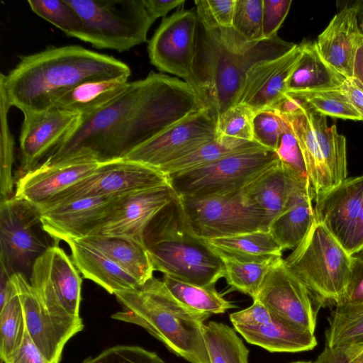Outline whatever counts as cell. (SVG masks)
<instances>
[{
  "instance_id": "cell-52",
  "label": "cell",
  "mask_w": 363,
  "mask_h": 363,
  "mask_svg": "<svg viewBox=\"0 0 363 363\" xmlns=\"http://www.w3.org/2000/svg\"><path fill=\"white\" fill-rule=\"evenodd\" d=\"M5 363H51L31 340L27 330L21 346Z\"/></svg>"
},
{
  "instance_id": "cell-14",
  "label": "cell",
  "mask_w": 363,
  "mask_h": 363,
  "mask_svg": "<svg viewBox=\"0 0 363 363\" xmlns=\"http://www.w3.org/2000/svg\"><path fill=\"white\" fill-rule=\"evenodd\" d=\"M29 280L48 309L62 315L80 316L82 278L72 259L57 245L35 260Z\"/></svg>"
},
{
  "instance_id": "cell-54",
  "label": "cell",
  "mask_w": 363,
  "mask_h": 363,
  "mask_svg": "<svg viewBox=\"0 0 363 363\" xmlns=\"http://www.w3.org/2000/svg\"><path fill=\"white\" fill-rule=\"evenodd\" d=\"M144 5L151 16L155 21L157 18L165 16L166 14L174 8L180 6L184 4V0H143Z\"/></svg>"
},
{
  "instance_id": "cell-19",
  "label": "cell",
  "mask_w": 363,
  "mask_h": 363,
  "mask_svg": "<svg viewBox=\"0 0 363 363\" xmlns=\"http://www.w3.org/2000/svg\"><path fill=\"white\" fill-rule=\"evenodd\" d=\"M118 197H84L40 209L45 230L57 242L94 234L111 212Z\"/></svg>"
},
{
  "instance_id": "cell-11",
  "label": "cell",
  "mask_w": 363,
  "mask_h": 363,
  "mask_svg": "<svg viewBox=\"0 0 363 363\" xmlns=\"http://www.w3.org/2000/svg\"><path fill=\"white\" fill-rule=\"evenodd\" d=\"M198 23L196 13L192 10L176 11L163 19L147 50L152 65L184 79L201 100L194 71Z\"/></svg>"
},
{
  "instance_id": "cell-48",
  "label": "cell",
  "mask_w": 363,
  "mask_h": 363,
  "mask_svg": "<svg viewBox=\"0 0 363 363\" xmlns=\"http://www.w3.org/2000/svg\"><path fill=\"white\" fill-rule=\"evenodd\" d=\"M291 3V0H263L262 28L264 39L277 35V31L286 17Z\"/></svg>"
},
{
  "instance_id": "cell-6",
  "label": "cell",
  "mask_w": 363,
  "mask_h": 363,
  "mask_svg": "<svg viewBox=\"0 0 363 363\" xmlns=\"http://www.w3.org/2000/svg\"><path fill=\"white\" fill-rule=\"evenodd\" d=\"M284 262L320 305L336 306L342 301L350 276L351 255L316 218Z\"/></svg>"
},
{
  "instance_id": "cell-49",
  "label": "cell",
  "mask_w": 363,
  "mask_h": 363,
  "mask_svg": "<svg viewBox=\"0 0 363 363\" xmlns=\"http://www.w3.org/2000/svg\"><path fill=\"white\" fill-rule=\"evenodd\" d=\"M276 152L281 163L295 172L307 177L303 157L290 125L281 135Z\"/></svg>"
},
{
  "instance_id": "cell-12",
  "label": "cell",
  "mask_w": 363,
  "mask_h": 363,
  "mask_svg": "<svg viewBox=\"0 0 363 363\" xmlns=\"http://www.w3.org/2000/svg\"><path fill=\"white\" fill-rule=\"evenodd\" d=\"M167 184H170L169 178L162 172L139 162L117 159L101 162L90 175L41 209L79 198L118 197Z\"/></svg>"
},
{
  "instance_id": "cell-20",
  "label": "cell",
  "mask_w": 363,
  "mask_h": 363,
  "mask_svg": "<svg viewBox=\"0 0 363 363\" xmlns=\"http://www.w3.org/2000/svg\"><path fill=\"white\" fill-rule=\"evenodd\" d=\"M23 115L19 138L20 176L36 167L69 133L80 117L55 108Z\"/></svg>"
},
{
  "instance_id": "cell-36",
  "label": "cell",
  "mask_w": 363,
  "mask_h": 363,
  "mask_svg": "<svg viewBox=\"0 0 363 363\" xmlns=\"http://www.w3.org/2000/svg\"><path fill=\"white\" fill-rule=\"evenodd\" d=\"M201 239L211 247L236 257L246 258L282 257V248L269 230H258L233 236Z\"/></svg>"
},
{
  "instance_id": "cell-47",
  "label": "cell",
  "mask_w": 363,
  "mask_h": 363,
  "mask_svg": "<svg viewBox=\"0 0 363 363\" xmlns=\"http://www.w3.org/2000/svg\"><path fill=\"white\" fill-rule=\"evenodd\" d=\"M81 363H165L155 352L136 345H116Z\"/></svg>"
},
{
  "instance_id": "cell-23",
  "label": "cell",
  "mask_w": 363,
  "mask_h": 363,
  "mask_svg": "<svg viewBox=\"0 0 363 363\" xmlns=\"http://www.w3.org/2000/svg\"><path fill=\"white\" fill-rule=\"evenodd\" d=\"M363 34L355 11L343 6L315 41L323 59L345 78H352L356 50Z\"/></svg>"
},
{
  "instance_id": "cell-18",
  "label": "cell",
  "mask_w": 363,
  "mask_h": 363,
  "mask_svg": "<svg viewBox=\"0 0 363 363\" xmlns=\"http://www.w3.org/2000/svg\"><path fill=\"white\" fill-rule=\"evenodd\" d=\"M177 195L171 184H167L120 196L94 234L123 237L144 244L145 228Z\"/></svg>"
},
{
  "instance_id": "cell-56",
  "label": "cell",
  "mask_w": 363,
  "mask_h": 363,
  "mask_svg": "<svg viewBox=\"0 0 363 363\" xmlns=\"http://www.w3.org/2000/svg\"><path fill=\"white\" fill-rule=\"evenodd\" d=\"M362 249H363V198L356 225L347 251L350 255H352Z\"/></svg>"
},
{
  "instance_id": "cell-21",
  "label": "cell",
  "mask_w": 363,
  "mask_h": 363,
  "mask_svg": "<svg viewBox=\"0 0 363 363\" xmlns=\"http://www.w3.org/2000/svg\"><path fill=\"white\" fill-rule=\"evenodd\" d=\"M301 53V44L277 58L262 61L247 72L237 104L255 112L277 110L287 94L288 80Z\"/></svg>"
},
{
  "instance_id": "cell-15",
  "label": "cell",
  "mask_w": 363,
  "mask_h": 363,
  "mask_svg": "<svg viewBox=\"0 0 363 363\" xmlns=\"http://www.w3.org/2000/svg\"><path fill=\"white\" fill-rule=\"evenodd\" d=\"M21 301L26 328L35 345L51 363H60L65 345L84 328L80 316L52 312L43 303L28 279L12 275Z\"/></svg>"
},
{
  "instance_id": "cell-42",
  "label": "cell",
  "mask_w": 363,
  "mask_h": 363,
  "mask_svg": "<svg viewBox=\"0 0 363 363\" xmlns=\"http://www.w3.org/2000/svg\"><path fill=\"white\" fill-rule=\"evenodd\" d=\"M31 10L69 36L77 35L82 27L81 18L67 0L28 1Z\"/></svg>"
},
{
  "instance_id": "cell-26",
  "label": "cell",
  "mask_w": 363,
  "mask_h": 363,
  "mask_svg": "<svg viewBox=\"0 0 363 363\" xmlns=\"http://www.w3.org/2000/svg\"><path fill=\"white\" fill-rule=\"evenodd\" d=\"M66 242L70 247L71 258L79 272L109 294L114 295L141 285L99 249L79 240H69Z\"/></svg>"
},
{
  "instance_id": "cell-24",
  "label": "cell",
  "mask_w": 363,
  "mask_h": 363,
  "mask_svg": "<svg viewBox=\"0 0 363 363\" xmlns=\"http://www.w3.org/2000/svg\"><path fill=\"white\" fill-rule=\"evenodd\" d=\"M307 177L289 169L280 160L242 189L245 196L265 213L269 228L286 206L291 195ZM309 180V179H308Z\"/></svg>"
},
{
  "instance_id": "cell-37",
  "label": "cell",
  "mask_w": 363,
  "mask_h": 363,
  "mask_svg": "<svg viewBox=\"0 0 363 363\" xmlns=\"http://www.w3.org/2000/svg\"><path fill=\"white\" fill-rule=\"evenodd\" d=\"M162 281L169 292L181 303L201 313L222 314L235 308L215 289V286H201L181 281L164 274Z\"/></svg>"
},
{
  "instance_id": "cell-57",
  "label": "cell",
  "mask_w": 363,
  "mask_h": 363,
  "mask_svg": "<svg viewBox=\"0 0 363 363\" xmlns=\"http://www.w3.org/2000/svg\"><path fill=\"white\" fill-rule=\"evenodd\" d=\"M352 78L363 87V36L356 50Z\"/></svg>"
},
{
  "instance_id": "cell-17",
  "label": "cell",
  "mask_w": 363,
  "mask_h": 363,
  "mask_svg": "<svg viewBox=\"0 0 363 363\" xmlns=\"http://www.w3.org/2000/svg\"><path fill=\"white\" fill-rule=\"evenodd\" d=\"M101 162L91 153L79 151L54 162H43L21 175L14 196L40 209L90 175Z\"/></svg>"
},
{
  "instance_id": "cell-41",
  "label": "cell",
  "mask_w": 363,
  "mask_h": 363,
  "mask_svg": "<svg viewBox=\"0 0 363 363\" xmlns=\"http://www.w3.org/2000/svg\"><path fill=\"white\" fill-rule=\"evenodd\" d=\"M1 100V144H0V192L1 201L14 196V179L12 167L14 161V140L8 122L9 110L11 107L3 86L0 85Z\"/></svg>"
},
{
  "instance_id": "cell-46",
  "label": "cell",
  "mask_w": 363,
  "mask_h": 363,
  "mask_svg": "<svg viewBox=\"0 0 363 363\" xmlns=\"http://www.w3.org/2000/svg\"><path fill=\"white\" fill-rule=\"evenodd\" d=\"M199 23L206 30L232 28L236 0H196Z\"/></svg>"
},
{
  "instance_id": "cell-10",
  "label": "cell",
  "mask_w": 363,
  "mask_h": 363,
  "mask_svg": "<svg viewBox=\"0 0 363 363\" xmlns=\"http://www.w3.org/2000/svg\"><path fill=\"white\" fill-rule=\"evenodd\" d=\"M180 197L188 220L199 238H216L269 230L265 213L248 200L242 190L223 196Z\"/></svg>"
},
{
  "instance_id": "cell-28",
  "label": "cell",
  "mask_w": 363,
  "mask_h": 363,
  "mask_svg": "<svg viewBox=\"0 0 363 363\" xmlns=\"http://www.w3.org/2000/svg\"><path fill=\"white\" fill-rule=\"evenodd\" d=\"M301 53L290 75L287 92L339 89L346 79L320 56L315 41L304 40Z\"/></svg>"
},
{
  "instance_id": "cell-3",
  "label": "cell",
  "mask_w": 363,
  "mask_h": 363,
  "mask_svg": "<svg viewBox=\"0 0 363 363\" xmlns=\"http://www.w3.org/2000/svg\"><path fill=\"white\" fill-rule=\"evenodd\" d=\"M296 45L278 35L247 43L232 28L206 30L198 23L195 75L201 100L216 121L236 105L246 74L252 67L280 57Z\"/></svg>"
},
{
  "instance_id": "cell-25",
  "label": "cell",
  "mask_w": 363,
  "mask_h": 363,
  "mask_svg": "<svg viewBox=\"0 0 363 363\" xmlns=\"http://www.w3.org/2000/svg\"><path fill=\"white\" fill-rule=\"evenodd\" d=\"M315 193L309 180L301 182L282 213L270 224L269 231L285 250H294L303 241L316 217Z\"/></svg>"
},
{
  "instance_id": "cell-31",
  "label": "cell",
  "mask_w": 363,
  "mask_h": 363,
  "mask_svg": "<svg viewBox=\"0 0 363 363\" xmlns=\"http://www.w3.org/2000/svg\"><path fill=\"white\" fill-rule=\"evenodd\" d=\"M306 111L332 188L347 176L346 139L337 132L335 125L328 126L325 116L315 111L306 103Z\"/></svg>"
},
{
  "instance_id": "cell-8",
  "label": "cell",
  "mask_w": 363,
  "mask_h": 363,
  "mask_svg": "<svg viewBox=\"0 0 363 363\" xmlns=\"http://www.w3.org/2000/svg\"><path fill=\"white\" fill-rule=\"evenodd\" d=\"M279 161L266 148L239 152L208 165L169 177L180 196L209 197L238 192Z\"/></svg>"
},
{
  "instance_id": "cell-2",
  "label": "cell",
  "mask_w": 363,
  "mask_h": 363,
  "mask_svg": "<svg viewBox=\"0 0 363 363\" xmlns=\"http://www.w3.org/2000/svg\"><path fill=\"white\" fill-rule=\"evenodd\" d=\"M131 70L112 56L78 45L52 47L20 60L0 85L11 106L23 113L50 108L60 96L88 82L129 78Z\"/></svg>"
},
{
  "instance_id": "cell-55",
  "label": "cell",
  "mask_w": 363,
  "mask_h": 363,
  "mask_svg": "<svg viewBox=\"0 0 363 363\" xmlns=\"http://www.w3.org/2000/svg\"><path fill=\"white\" fill-rule=\"evenodd\" d=\"M311 363H353L347 352L342 348L325 345L324 350Z\"/></svg>"
},
{
  "instance_id": "cell-13",
  "label": "cell",
  "mask_w": 363,
  "mask_h": 363,
  "mask_svg": "<svg viewBox=\"0 0 363 363\" xmlns=\"http://www.w3.org/2000/svg\"><path fill=\"white\" fill-rule=\"evenodd\" d=\"M216 118L204 108L130 151L123 159L160 169L216 138Z\"/></svg>"
},
{
  "instance_id": "cell-59",
  "label": "cell",
  "mask_w": 363,
  "mask_h": 363,
  "mask_svg": "<svg viewBox=\"0 0 363 363\" xmlns=\"http://www.w3.org/2000/svg\"><path fill=\"white\" fill-rule=\"evenodd\" d=\"M347 354L353 363H363V350Z\"/></svg>"
},
{
  "instance_id": "cell-44",
  "label": "cell",
  "mask_w": 363,
  "mask_h": 363,
  "mask_svg": "<svg viewBox=\"0 0 363 363\" xmlns=\"http://www.w3.org/2000/svg\"><path fill=\"white\" fill-rule=\"evenodd\" d=\"M255 113L252 108L242 104L232 106L216 121V137L255 141Z\"/></svg>"
},
{
  "instance_id": "cell-30",
  "label": "cell",
  "mask_w": 363,
  "mask_h": 363,
  "mask_svg": "<svg viewBox=\"0 0 363 363\" xmlns=\"http://www.w3.org/2000/svg\"><path fill=\"white\" fill-rule=\"evenodd\" d=\"M279 113L287 121L296 139L307 177L315 194L330 189L315 135L306 111V102L297 110Z\"/></svg>"
},
{
  "instance_id": "cell-4",
  "label": "cell",
  "mask_w": 363,
  "mask_h": 363,
  "mask_svg": "<svg viewBox=\"0 0 363 363\" xmlns=\"http://www.w3.org/2000/svg\"><path fill=\"white\" fill-rule=\"evenodd\" d=\"M114 295L122 311L113 313V319L142 327L190 363H211L203 336L204 322L211 315L179 301L162 280L152 277L134 289Z\"/></svg>"
},
{
  "instance_id": "cell-51",
  "label": "cell",
  "mask_w": 363,
  "mask_h": 363,
  "mask_svg": "<svg viewBox=\"0 0 363 363\" xmlns=\"http://www.w3.org/2000/svg\"><path fill=\"white\" fill-rule=\"evenodd\" d=\"M234 326H254L265 324L272 320L267 308L257 299L253 300V303L247 308L232 313L229 315Z\"/></svg>"
},
{
  "instance_id": "cell-45",
  "label": "cell",
  "mask_w": 363,
  "mask_h": 363,
  "mask_svg": "<svg viewBox=\"0 0 363 363\" xmlns=\"http://www.w3.org/2000/svg\"><path fill=\"white\" fill-rule=\"evenodd\" d=\"M289 127L287 121L277 111H257L253 118L254 140L265 148L276 152L281 135Z\"/></svg>"
},
{
  "instance_id": "cell-43",
  "label": "cell",
  "mask_w": 363,
  "mask_h": 363,
  "mask_svg": "<svg viewBox=\"0 0 363 363\" xmlns=\"http://www.w3.org/2000/svg\"><path fill=\"white\" fill-rule=\"evenodd\" d=\"M263 0H236L233 30L247 43L263 40Z\"/></svg>"
},
{
  "instance_id": "cell-1",
  "label": "cell",
  "mask_w": 363,
  "mask_h": 363,
  "mask_svg": "<svg viewBox=\"0 0 363 363\" xmlns=\"http://www.w3.org/2000/svg\"><path fill=\"white\" fill-rule=\"evenodd\" d=\"M206 108L184 80L150 72L129 82L113 100L79 121L44 162H54L79 151L101 162L121 159L165 129Z\"/></svg>"
},
{
  "instance_id": "cell-60",
  "label": "cell",
  "mask_w": 363,
  "mask_h": 363,
  "mask_svg": "<svg viewBox=\"0 0 363 363\" xmlns=\"http://www.w3.org/2000/svg\"><path fill=\"white\" fill-rule=\"evenodd\" d=\"M291 363H311V362H310V361H296V362H293Z\"/></svg>"
},
{
  "instance_id": "cell-22",
  "label": "cell",
  "mask_w": 363,
  "mask_h": 363,
  "mask_svg": "<svg viewBox=\"0 0 363 363\" xmlns=\"http://www.w3.org/2000/svg\"><path fill=\"white\" fill-rule=\"evenodd\" d=\"M363 198V174L347 177L337 185L315 194L316 219L347 250Z\"/></svg>"
},
{
  "instance_id": "cell-27",
  "label": "cell",
  "mask_w": 363,
  "mask_h": 363,
  "mask_svg": "<svg viewBox=\"0 0 363 363\" xmlns=\"http://www.w3.org/2000/svg\"><path fill=\"white\" fill-rule=\"evenodd\" d=\"M236 332L249 343L271 352H300L314 349V333L296 329L272 318L265 324L234 326Z\"/></svg>"
},
{
  "instance_id": "cell-35",
  "label": "cell",
  "mask_w": 363,
  "mask_h": 363,
  "mask_svg": "<svg viewBox=\"0 0 363 363\" xmlns=\"http://www.w3.org/2000/svg\"><path fill=\"white\" fill-rule=\"evenodd\" d=\"M262 148L265 147L255 141L216 137L191 153L166 164L160 171L169 177L208 165L228 155Z\"/></svg>"
},
{
  "instance_id": "cell-34",
  "label": "cell",
  "mask_w": 363,
  "mask_h": 363,
  "mask_svg": "<svg viewBox=\"0 0 363 363\" xmlns=\"http://www.w3.org/2000/svg\"><path fill=\"white\" fill-rule=\"evenodd\" d=\"M335 306L328 318L325 345L347 353L363 350V302Z\"/></svg>"
},
{
  "instance_id": "cell-39",
  "label": "cell",
  "mask_w": 363,
  "mask_h": 363,
  "mask_svg": "<svg viewBox=\"0 0 363 363\" xmlns=\"http://www.w3.org/2000/svg\"><path fill=\"white\" fill-rule=\"evenodd\" d=\"M26 330L23 306L16 288L0 308V357L4 363L21 346Z\"/></svg>"
},
{
  "instance_id": "cell-40",
  "label": "cell",
  "mask_w": 363,
  "mask_h": 363,
  "mask_svg": "<svg viewBox=\"0 0 363 363\" xmlns=\"http://www.w3.org/2000/svg\"><path fill=\"white\" fill-rule=\"evenodd\" d=\"M289 93L301 98L310 108L325 116L362 121L340 88Z\"/></svg>"
},
{
  "instance_id": "cell-9",
  "label": "cell",
  "mask_w": 363,
  "mask_h": 363,
  "mask_svg": "<svg viewBox=\"0 0 363 363\" xmlns=\"http://www.w3.org/2000/svg\"><path fill=\"white\" fill-rule=\"evenodd\" d=\"M0 263L30 279L35 260L57 242L45 230L40 208L13 196L0 202Z\"/></svg>"
},
{
  "instance_id": "cell-32",
  "label": "cell",
  "mask_w": 363,
  "mask_h": 363,
  "mask_svg": "<svg viewBox=\"0 0 363 363\" xmlns=\"http://www.w3.org/2000/svg\"><path fill=\"white\" fill-rule=\"evenodd\" d=\"M128 78H116L85 82L57 99L51 108L84 116L102 107L128 84Z\"/></svg>"
},
{
  "instance_id": "cell-53",
  "label": "cell",
  "mask_w": 363,
  "mask_h": 363,
  "mask_svg": "<svg viewBox=\"0 0 363 363\" xmlns=\"http://www.w3.org/2000/svg\"><path fill=\"white\" fill-rule=\"evenodd\" d=\"M340 89L363 121V87L354 79L346 78Z\"/></svg>"
},
{
  "instance_id": "cell-7",
  "label": "cell",
  "mask_w": 363,
  "mask_h": 363,
  "mask_svg": "<svg viewBox=\"0 0 363 363\" xmlns=\"http://www.w3.org/2000/svg\"><path fill=\"white\" fill-rule=\"evenodd\" d=\"M82 27L77 38L122 52L147 41L155 20L143 0H67Z\"/></svg>"
},
{
  "instance_id": "cell-50",
  "label": "cell",
  "mask_w": 363,
  "mask_h": 363,
  "mask_svg": "<svg viewBox=\"0 0 363 363\" xmlns=\"http://www.w3.org/2000/svg\"><path fill=\"white\" fill-rule=\"evenodd\" d=\"M360 302H363V249L351 255L348 283L345 296L339 304Z\"/></svg>"
},
{
  "instance_id": "cell-29",
  "label": "cell",
  "mask_w": 363,
  "mask_h": 363,
  "mask_svg": "<svg viewBox=\"0 0 363 363\" xmlns=\"http://www.w3.org/2000/svg\"><path fill=\"white\" fill-rule=\"evenodd\" d=\"M79 240L103 252L140 284L153 277L152 264L143 243L123 237L99 234H93Z\"/></svg>"
},
{
  "instance_id": "cell-16",
  "label": "cell",
  "mask_w": 363,
  "mask_h": 363,
  "mask_svg": "<svg viewBox=\"0 0 363 363\" xmlns=\"http://www.w3.org/2000/svg\"><path fill=\"white\" fill-rule=\"evenodd\" d=\"M255 299L267 308L274 319L314 333L316 312L313 298L306 286L287 267L284 259L268 272Z\"/></svg>"
},
{
  "instance_id": "cell-5",
  "label": "cell",
  "mask_w": 363,
  "mask_h": 363,
  "mask_svg": "<svg viewBox=\"0 0 363 363\" xmlns=\"http://www.w3.org/2000/svg\"><path fill=\"white\" fill-rule=\"evenodd\" d=\"M143 241L154 271L201 286L225 277L220 257L195 234L178 195L150 221Z\"/></svg>"
},
{
  "instance_id": "cell-38",
  "label": "cell",
  "mask_w": 363,
  "mask_h": 363,
  "mask_svg": "<svg viewBox=\"0 0 363 363\" xmlns=\"http://www.w3.org/2000/svg\"><path fill=\"white\" fill-rule=\"evenodd\" d=\"M203 336L211 363H248L249 350L234 328L210 321Z\"/></svg>"
},
{
  "instance_id": "cell-58",
  "label": "cell",
  "mask_w": 363,
  "mask_h": 363,
  "mask_svg": "<svg viewBox=\"0 0 363 363\" xmlns=\"http://www.w3.org/2000/svg\"><path fill=\"white\" fill-rule=\"evenodd\" d=\"M345 6L352 8L356 13L359 28L363 34V0L345 2Z\"/></svg>"
},
{
  "instance_id": "cell-33",
  "label": "cell",
  "mask_w": 363,
  "mask_h": 363,
  "mask_svg": "<svg viewBox=\"0 0 363 363\" xmlns=\"http://www.w3.org/2000/svg\"><path fill=\"white\" fill-rule=\"evenodd\" d=\"M213 250L223 263L224 278L230 290L248 295L253 300L256 298L268 272L282 259L281 257H240Z\"/></svg>"
}]
</instances>
